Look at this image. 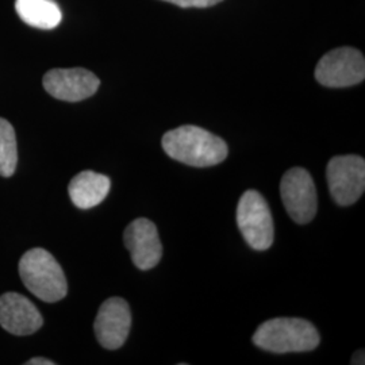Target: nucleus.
<instances>
[{
    "label": "nucleus",
    "instance_id": "nucleus-1",
    "mask_svg": "<svg viewBox=\"0 0 365 365\" xmlns=\"http://www.w3.org/2000/svg\"><path fill=\"white\" fill-rule=\"evenodd\" d=\"M161 145L170 158L197 168L218 165L229 153L227 145L218 135L192 125L167 131Z\"/></svg>",
    "mask_w": 365,
    "mask_h": 365
},
{
    "label": "nucleus",
    "instance_id": "nucleus-2",
    "mask_svg": "<svg viewBox=\"0 0 365 365\" xmlns=\"http://www.w3.org/2000/svg\"><path fill=\"white\" fill-rule=\"evenodd\" d=\"M252 339L262 351L277 354L310 352L321 341L317 327L302 318L269 319L257 327Z\"/></svg>",
    "mask_w": 365,
    "mask_h": 365
},
{
    "label": "nucleus",
    "instance_id": "nucleus-3",
    "mask_svg": "<svg viewBox=\"0 0 365 365\" xmlns=\"http://www.w3.org/2000/svg\"><path fill=\"white\" fill-rule=\"evenodd\" d=\"M19 276L27 289L46 303L64 299L68 283L61 265L42 248L27 250L19 261Z\"/></svg>",
    "mask_w": 365,
    "mask_h": 365
},
{
    "label": "nucleus",
    "instance_id": "nucleus-4",
    "mask_svg": "<svg viewBox=\"0 0 365 365\" xmlns=\"http://www.w3.org/2000/svg\"><path fill=\"white\" fill-rule=\"evenodd\" d=\"M237 225L250 248L262 252L274 244V218L260 192L249 190L241 196L237 207Z\"/></svg>",
    "mask_w": 365,
    "mask_h": 365
},
{
    "label": "nucleus",
    "instance_id": "nucleus-5",
    "mask_svg": "<svg viewBox=\"0 0 365 365\" xmlns=\"http://www.w3.org/2000/svg\"><path fill=\"white\" fill-rule=\"evenodd\" d=\"M315 78L329 88H345L360 84L365 78L363 53L344 46L327 53L315 66Z\"/></svg>",
    "mask_w": 365,
    "mask_h": 365
},
{
    "label": "nucleus",
    "instance_id": "nucleus-6",
    "mask_svg": "<svg viewBox=\"0 0 365 365\" xmlns=\"http://www.w3.org/2000/svg\"><path fill=\"white\" fill-rule=\"evenodd\" d=\"M327 179L334 202L351 206L364 194V158L356 155L333 157L327 164Z\"/></svg>",
    "mask_w": 365,
    "mask_h": 365
},
{
    "label": "nucleus",
    "instance_id": "nucleus-7",
    "mask_svg": "<svg viewBox=\"0 0 365 365\" xmlns=\"http://www.w3.org/2000/svg\"><path fill=\"white\" fill-rule=\"evenodd\" d=\"M280 195L292 221L299 225L313 221L318 210V197L313 178L307 170H287L280 182Z\"/></svg>",
    "mask_w": 365,
    "mask_h": 365
},
{
    "label": "nucleus",
    "instance_id": "nucleus-8",
    "mask_svg": "<svg viewBox=\"0 0 365 365\" xmlns=\"http://www.w3.org/2000/svg\"><path fill=\"white\" fill-rule=\"evenodd\" d=\"M43 88L53 98L64 102H81L98 91L101 80L84 68L52 69L42 78Z\"/></svg>",
    "mask_w": 365,
    "mask_h": 365
},
{
    "label": "nucleus",
    "instance_id": "nucleus-9",
    "mask_svg": "<svg viewBox=\"0 0 365 365\" xmlns=\"http://www.w3.org/2000/svg\"><path fill=\"white\" fill-rule=\"evenodd\" d=\"M130 327V307L126 300L115 297L101 306L93 329L99 344L106 349L115 351L126 342Z\"/></svg>",
    "mask_w": 365,
    "mask_h": 365
},
{
    "label": "nucleus",
    "instance_id": "nucleus-10",
    "mask_svg": "<svg viewBox=\"0 0 365 365\" xmlns=\"http://www.w3.org/2000/svg\"><path fill=\"white\" fill-rule=\"evenodd\" d=\"M123 241L138 269L149 271L161 260L163 245L156 225L148 218H137L131 222L125 230Z\"/></svg>",
    "mask_w": 365,
    "mask_h": 365
},
{
    "label": "nucleus",
    "instance_id": "nucleus-11",
    "mask_svg": "<svg viewBox=\"0 0 365 365\" xmlns=\"http://www.w3.org/2000/svg\"><path fill=\"white\" fill-rule=\"evenodd\" d=\"M43 325V318L31 300L18 294L0 295V327L14 336H30Z\"/></svg>",
    "mask_w": 365,
    "mask_h": 365
},
{
    "label": "nucleus",
    "instance_id": "nucleus-12",
    "mask_svg": "<svg viewBox=\"0 0 365 365\" xmlns=\"http://www.w3.org/2000/svg\"><path fill=\"white\" fill-rule=\"evenodd\" d=\"M111 188V180L102 173L83 170L78 173L68 187L72 203L81 210L92 209L105 200Z\"/></svg>",
    "mask_w": 365,
    "mask_h": 365
},
{
    "label": "nucleus",
    "instance_id": "nucleus-13",
    "mask_svg": "<svg viewBox=\"0 0 365 365\" xmlns=\"http://www.w3.org/2000/svg\"><path fill=\"white\" fill-rule=\"evenodd\" d=\"M15 10L29 26L52 30L58 26L63 14L53 0H16Z\"/></svg>",
    "mask_w": 365,
    "mask_h": 365
},
{
    "label": "nucleus",
    "instance_id": "nucleus-14",
    "mask_svg": "<svg viewBox=\"0 0 365 365\" xmlns=\"http://www.w3.org/2000/svg\"><path fill=\"white\" fill-rule=\"evenodd\" d=\"M18 165V145L13 125L0 118V176L11 178Z\"/></svg>",
    "mask_w": 365,
    "mask_h": 365
},
{
    "label": "nucleus",
    "instance_id": "nucleus-15",
    "mask_svg": "<svg viewBox=\"0 0 365 365\" xmlns=\"http://www.w3.org/2000/svg\"><path fill=\"white\" fill-rule=\"evenodd\" d=\"M167 3H172L175 6H179L182 9H207V7H212L218 3H221L223 0H163Z\"/></svg>",
    "mask_w": 365,
    "mask_h": 365
},
{
    "label": "nucleus",
    "instance_id": "nucleus-16",
    "mask_svg": "<svg viewBox=\"0 0 365 365\" xmlns=\"http://www.w3.org/2000/svg\"><path fill=\"white\" fill-rule=\"evenodd\" d=\"M56 363L49 360V359H43V357H33L31 360L26 361V365H54Z\"/></svg>",
    "mask_w": 365,
    "mask_h": 365
},
{
    "label": "nucleus",
    "instance_id": "nucleus-17",
    "mask_svg": "<svg viewBox=\"0 0 365 365\" xmlns=\"http://www.w3.org/2000/svg\"><path fill=\"white\" fill-rule=\"evenodd\" d=\"M364 351H359L353 356L352 364H364Z\"/></svg>",
    "mask_w": 365,
    "mask_h": 365
}]
</instances>
